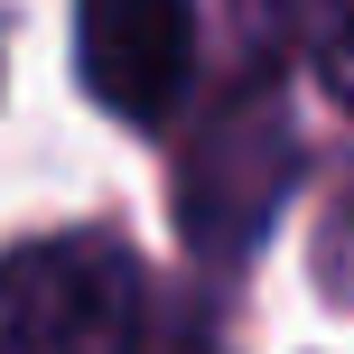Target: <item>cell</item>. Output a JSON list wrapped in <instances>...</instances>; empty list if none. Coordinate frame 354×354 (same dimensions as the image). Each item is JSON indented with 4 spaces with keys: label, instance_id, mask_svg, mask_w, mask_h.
I'll use <instances>...</instances> for the list:
<instances>
[{
    "label": "cell",
    "instance_id": "5",
    "mask_svg": "<svg viewBox=\"0 0 354 354\" xmlns=\"http://www.w3.org/2000/svg\"><path fill=\"white\" fill-rule=\"evenodd\" d=\"M140 354H224V336L205 326V308H177L168 326H149V336H140Z\"/></svg>",
    "mask_w": 354,
    "mask_h": 354
},
{
    "label": "cell",
    "instance_id": "4",
    "mask_svg": "<svg viewBox=\"0 0 354 354\" xmlns=\"http://www.w3.org/2000/svg\"><path fill=\"white\" fill-rule=\"evenodd\" d=\"M317 75L354 112V0H317Z\"/></svg>",
    "mask_w": 354,
    "mask_h": 354
},
{
    "label": "cell",
    "instance_id": "3",
    "mask_svg": "<svg viewBox=\"0 0 354 354\" xmlns=\"http://www.w3.org/2000/svg\"><path fill=\"white\" fill-rule=\"evenodd\" d=\"M75 66L112 122H168L196 75V0H75Z\"/></svg>",
    "mask_w": 354,
    "mask_h": 354
},
{
    "label": "cell",
    "instance_id": "2",
    "mask_svg": "<svg viewBox=\"0 0 354 354\" xmlns=\"http://www.w3.org/2000/svg\"><path fill=\"white\" fill-rule=\"evenodd\" d=\"M289 177H299V131L280 112V84L243 75V93L177 159V224H187V243L205 261H243L270 233V214L289 205Z\"/></svg>",
    "mask_w": 354,
    "mask_h": 354
},
{
    "label": "cell",
    "instance_id": "1",
    "mask_svg": "<svg viewBox=\"0 0 354 354\" xmlns=\"http://www.w3.org/2000/svg\"><path fill=\"white\" fill-rule=\"evenodd\" d=\"M149 280L122 233H37L0 252V354H140Z\"/></svg>",
    "mask_w": 354,
    "mask_h": 354
}]
</instances>
